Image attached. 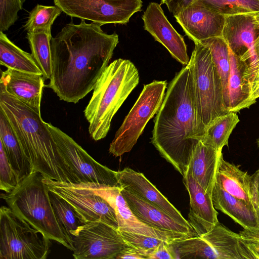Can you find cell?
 I'll list each match as a JSON object with an SVG mask.
<instances>
[{"instance_id":"obj_21","label":"cell","mask_w":259,"mask_h":259,"mask_svg":"<svg viewBox=\"0 0 259 259\" xmlns=\"http://www.w3.org/2000/svg\"><path fill=\"white\" fill-rule=\"evenodd\" d=\"M120 192L135 215L145 224L163 231L197 236L193 228L173 219L165 212L121 187Z\"/></svg>"},{"instance_id":"obj_42","label":"cell","mask_w":259,"mask_h":259,"mask_svg":"<svg viewBox=\"0 0 259 259\" xmlns=\"http://www.w3.org/2000/svg\"><path fill=\"white\" fill-rule=\"evenodd\" d=\"M254 49L259 59V34L254 43Z\"/></svg>"},{"instance_id":"obj_7","label":"cell","mask_w":259,"mask_h":259,"mask_svg":"<svg viewBox=\"0 0 259 259\" xmlns=\"http://www.w3.org/2000/svg\"><path fill=\"white\" fill-rule=\"evenodd\" d=\"M50 240L14 212L0 209V259H45Z\"/></svg>"},{"instance_id":"obj_36","label":"cell","mask_w":259,"mask_h":259,"mask_svg":"<svg viewBox=\"0 0 259 259\" xmlns=\"http://www.w3.org/2000/svg\"><path fill=\"white\" fill-rule=\"evenodd\" d=\"M239 234L251 259H259V231L244 229Z\"/></svg>"},{"instance_id":"obj_27","label":"cell","mask_w":259,"mask_h":259,"mask_svg":"<svg viewBox=\"0 0 259 259\" xmlns=\"http://www.w3.org/2000/svg\"><path fill=\"white\" fill-rule=\"evenodd\" d=\"M207 47L211 53L214 64L221 78L225 104L229 111L228 82L230 62L229 48L222 36L209 38L199 41Z\"/></svg>"},{"instance_id":"obj_37","label":"cell","mask_w":259,"mask_h":259,"mask_svg":"<svg viewBox=\"0 0 259 259\" xmlns=\"http://www.w3.org/2000/svg\"><path fill=\"white\" fill-rule=\"evenodd\" d=\"M169 242L162 241L147 254V259H174L168 245Z\"/></svg>"},{"instance_id":"obj_18","label":"cell","mask_w":259,"mask_h":259,"mask_svg":"<svg viewBox=\"0 0 259 259\" xmlns=\"http://www.w3.org/2000/svg\"><path fill=\"white\" fill-rule=\"evenodd\" d=\"M183 182L190 197L188 221L197 235L200 236L219 223L218 212L214 207L211 196L194 179L189 168L183 176Z\"/></svg>"},{"instance_id":"obj_35","label":"cell","mask_w":259,"mask_h":259,"mask_svg":"<svg viewBox=\"0 0 259 259\" xmlns=\"http://www.w3.org/2000/svg\"><path fill=\"white\" fill-rule=\"evenodd\" d=\"M119 232L126 243L138 249L146 256V259L148 251L157 246L162 241H164L146 235L126 231Z\"/></svg>"},{"instance_id":"obj_29","label":"cell","mask_w":259,"mask_h":259,"mask_svg":"<svg viewBox=\"0 0 259 259\" xmlns=\"http://www.w3.org/2000/svg\"><path fill=\"white\" fill-rule=\"evenodd\" d=\"M52 37L45 33H27L31 55L42 71L45 80L50 79L52 75Z\"/></svg>"},{"instance_id":"obj_11","label":"cell","mask_w":259,"mask_h":259,"mask_svg":"<svg viewBox=\"0 0 259 259\" xmlns=\"http://www.w3.org/2000/svg\"><path fill=\"white\" fill-rule=\"evenodd\" d=\"M49 190L66 200L83 224L101 220L119 230L114 208L103 197L85 185L63 182L46 178Z\"/></svg>"},{"instance_id":"obj_1","label":"cell","mask_w":259,"mask_h":259,"mask_svg":"<svg viewBox=\"0 0 259 259\" xmlns=\"http://www.w3.org/2000/svg\"><path fill=\"white\" fill-rule=\"evenodd\" d=\"M101 26L71 21L52 37V75L47 87L60 100L78 103L94 89L109 65L118 35L107 34Z\"/></svg>"},{"instance_id":"obj_9","label":"cell","mask_w":259,"mask_h":259,"mask_svg":"<svg viewBox=\"0 0 259 259\" xmlns=\"http://www.w3.org/2000/svg\"><path fill=\"white\" fill-rule=\"evenodd\" d=\"M48 126L57 149L67 165L74 184L119 186L117 171L92 158L70 136L50 123Z\"/></svg>"},{"instance_id":"obj_2","label":"cell","mask_w":259,"mask_h":259,"mask_svg":"<svg viewBox=\"0 0 259 259\" xmlns=\"http://www.w3.org/2000/svg\"><path fill=\"white\" fill-rule=\"evenodd\" d=\"M154 122L152 144L183 176L198 143L203 137L191 59L168 84Z\"/></svg>"},{"instance_id":"obj_13","label":"cell","mask_w":259,"mask_h":259,"mask_svg":"<svg viewBox=\"0 0 259 259\" xmlns=\"http://www.w3.org/2000/svg\"><path fill=\"white\" fill-rule=\"evenodd\" d=\"M259 34V13L225 17L222 37L231 51L248 66V79L252 83L259 70L254 43Z\"/></svg>"},{"instance_id":"obj_20","label":"cell","mask_w":259,"mask_h":259,"mask_svg":"<svg viewBox=\"0 0 259 259\" xmlns=\"http://www.w3.org/2000/svg\"><path fill=\"white\" fill-rule=\"evenodd\" d=\"M215 183L232 196L258 209L253 176L242 170L239 166L226 161L223 153L220 156Z\"/></svg>"},{"instance_id":"obj_32","label":"cell","mask_w":259,"mask_h":259,"mask_svg":"<svg viewBox=\"0 0 259 259\" xmlns=\"http://www.w3.org/2000/svg\"><path fill=\"white\" fill-rule=\"evenodd\" d=\"M192 4L202 5L225 17L259 13V0H195Z\"/></svg>"},{"instance_id":"obj_25","label":"cell","mask_w":259,"mask_h":259,"mask_svg":"<svg viewBox=\"0 0 259 259\" xmlns=\"http://www.w3.org/2000/svg\"><path fill=\"white\" fill-rule=\"evenodd\" d=\"M0 142L10 163L21 180L33 172L9 121L1 111Z\"/></svg>"},{"instance_id":"obj_15","label":"cell","mask_w":259,"mask_h":259,"mask_svg":"<svg viewBox=\"0 0 259 259\" xmlns=\"http://www.w3.org/2000/svg\"><path fill=\"white\" fill-rule=\"evenodd\" d=\"M144 29L161 44L173 58L184 65L190 59L184 37L169 23L158 3H150L143 15Z\"/></svg>"},{"instance_id":"obj_17","label":"cell","mask_w":259,"mask_h":259,"mask_svg":"<svg viewBox=\"0 0 259 259\" xmlns=\"http://www.w3.org/2000/svg\"><path fill=\"white\" fill-rule=\"evenodd\" d=\"M119 186L157 207L178 222L193 228L180 211L150 182L144 175L129 167L117 171Z\"/></svg>"},{"instance_id":"obj_16","label":"cell","mask_w":259,"mask_h":259,"mask_svg":"<svg viewBox=\"0 0 259 259\" xmlns=\"http://www.w3.org/2000/svg\"><path fill=\"white\" fill-rule=\"evenodd\" d=\"M174 16L194 43L222 36L225 16L202 5L192 4Z\"/></svg>"},{"instance_id":"obj_8","label":"cell","mask_w":259,"mask_h":259,"mask_svg":"<svg viewBox=\"0 0 259 259\" xmlns=\"http://www.w3.org/2000/svg\"><path fill=\"white\" fill-rule=\"evenodd\" d=\"M167 87L166 81L156 80L144 86L110 144L109 151L111 154L118 157L132 149L148 122L160 109Z\"/></svg>"},{"instance_id":"obj_33","label":"cell","mask_w":259,"mask_h":259,"mask_svg":"<svg viewBox=\"0 0 259 259\" xmlns=\"http://www.w3.org/2000/svg\"><path fill=\"white\" fill-rule=\"evenodd\" d=\"M0 189L8 193L18 185L21 179L10 163L0 142Z\"/></svg>"},{"instance_id":"obj_28","label":"cell","mask_w":259,"mask_h":259,"mask_svg":"<svg viewBox=\"0 0 259 259\" xmlns=\"http://www.w3.org/2000/svg\"><path fill=\"white\" fill-rule=\"evenodd\" d=\"M49 194L58 223L72 246L70 240L71 233L84 224L78 218L72 206L66 200L50 190Z\"/></svg>"},{"instance_id":"obj_38","label":"cell","mask_w":259,"mask_h":259,"mask_svg":"<svg viewBox=\"0 0 259 259\" xmlns=\"http://www.w3.org/2000/svg\"><path fill=\"white\" fill-rule=\"evenodd\" d=\"M195 0H161V4H165L174 15L191 5Z\"/></svg>"},{"instance_id":"obj_19","label":"cell","mask_w":259,"mask_h":259,"mask_svg":"<svg viewBox=\"0 0 259 259\" xmlns=\"http://www.w3.org/2000/svg\"><path fill=\"white\" fill-rule=\"evenodd\" d=\"M44 80L41 75L7 68L2 71L0 90L14 96L41 115L40 103Z\"/></svg>"},{"instance_id":"obj_4","label":"cell","mask_w":259,"mask_h":259,"mask_svg":"<svg viewBox=\"0 0 259 259\" xmlns=\"http://www.w3.org/2000/svg\"><path fill=\"white\" fill-rule=\"evenodd\" d=\"M139 74L130 60L118 59L109 64L98 79L84 110L89 133L97 141L104 138L111 120L139 82Z\"/></svg>"},{"instance_id":"obj_34","label":"cell","mask_w":259,"mask_h":259,"mask_svg":"<svg viewBox=\"0 0 259 259\" xmlns=\"http://www.w3.org/2000/svg\"><path fill=\"white\" fill-rule=\"evenodd\" d=\"M25 0H0V31L8 30L18 19Z\"/></svg>"},{"instance_id":"obj_26","label":"cell","mask_w":259,"mask_h":259,"mask_svg":"<svg viewBox=\"0 0 259 259\" xmlns=\"http://www.w3.org/2000/svg\"><path fill=\"white\" fill-rule=\"evenodd\" d=\"M0 64L7 68L43 76L31 54L17 47L2 31H0Z\"/></svg>"},{"instance_id":"obj_22","label":"cell","mask_w":259,"mask_h":259,"mask_svg":"<svg viewBox=\"0 0 259 259\" xmlns=\"http://www.w3.org/2000/svg\"><path fill=\"white\" fill-rule=\"evenodd\" d=\"M222 153L210 141L203 137L198 143L189 163L188 168L192 176L211 196Z\"/></svg>"},{"instance_id":"obj_30","label":"cell","mask_w":259,"mask_h":259,"mask_svg":"<svg viewBox=\"0 0 259 259\" xmlns=\"http://www.w3.org/2000/svg\"><path fill=\"white\" fill-rule=\"evenodd\" d=\"M239 122L236 113L229 112L216 118L208 126L203 137L210 141L218 151L222 152L223 148L228 145L229 137Z\"/></svg>"},{"instance_id":"obj_10","label":"cell","mask_w":259,"mask_h":259,"mask_svg":"<svg viewBox=\"0 0 259 259\" xmlns=\"http://www.w3.org/2000/svg\"><path fill=\"white\" fill-rule=\"evenodd\" d=\"M70 240L76 259H116L128 246L118 229L101 220L79 226Z\"/></svg>"},{"instance_id":"obj_23","label":"cell","mask_w":259,"mask_h":259,"mask_svg":"<svg viewBox=\"0 0 259 259\" xmlns=\"http://www.w3.org/2000/svg\"><path fill=\"white\" fill-rule=\"evenodd\" d=\"M214 207L230 217L244 229L259 231L258 209L238 199L214 183L211 193Z\"/></svg>"},{"instance_id":"obj_39","label":"cell","mask_w":259,"mask_h":259,"mask_svg":"<svg viewBox=\"0 0 259 259\" xmlns=\"http://www.w3.org/2000/svg\"><path fill=\"white\" fill-rule=\"evenodd\" d=\"M123 258L146 259V257L138 249L128 245L120 252L116 259Z\"/></svg>"},{"instance_id":"obj_6","label":"cell","mask_w":259,"mask_h":259,"mask_svg":"<svg viewBox=\"0 0 259 259\" xmlns=\"http://www.w3.org/2000/svg\"><path fill=\"white\" fill-rule=\"evenodd\" d=\"M190 59L193 63L197 110L204 137L208 126L216 118L229 111L225 104L221 78L210 50L200 42H195Z\"/></svg>"},{"instance_id":"obj_3","label":"cell","mask_w":259,"mask_h":259,"mask_svg":"<svg viewBox=\"0 0 259 259\" xmlns=\"http://www.w3.org/2000/svg\"><path fill=\"white\" fill-rule=\"evenodd\" d=\"M0 111L9 121L33 171L46 178L75 183L41 115L1 90Z\"/></svg>"},{"instance_id":"obj_24","label":"cell","mask_w":259,"mask_h":259,"mask_svg":"<svg viewBox=\"0 0 259 259\" xmlns=\"http://www.w3.org/2000/svg\"><path fill=\"white\" fill-rule=\"evenodd\" d=\"M229 56V112L237 113L253 104L250 99L251 87L247 77L248 65L237 57L230 48Z\"/></svg>"},{"instance_id":"obj_31","label":"cell","mask_w":259,"mask_h":259,"mask_svg":"<svg viewBox=\"0 0 259 259\" xmlns=\"http://www.w3.org/2000/svg\"><path fill=\"white\" fill-rule=\"evenodd\" d=\"M61 12V10L56 5L46 6L37 4L30 12L24 25L25 30L29 33H45L52 35V26Z\"/></svg>"},{"instance_id":"obj_41","label":"cell","mask_w":259,"mask_h":259,"mask_svg":"<svg viewBox=\"0 0 259 259\" xmlns=\"http://www.w3.org/2000/svg\"><path fill=\"white\" fill-rule=\"evenodd\" d=\"M255 187H256V198L258 204V209L259 208V168L254 174Z\"/></svg>"},{"instance_id":"obj_43","label":"cell","mask_w":259,"mask_h":259,"mask_svg":"<svg viewBox=\"0 0 259 259\" xmlns=\"http://www.w3.org/2000/svg\"><path fill=\"white\" fill-rule=\"evenodd\" d=\"M258 215H259V208L258 209Z\"/></svg>"},{"instance_id":"obj_40","label":"cell","mask_w":259,"mask_h":259,"mask_svg":"<svg viewBox=\"0 0 259 259\" xmlns=\"http://www.w3.org/2000/svg\"><path fill=\"white\" fill-rule=\"evenodd\" d=\"M259 98V81L254 82L252 83L250 94V99L253 104L255 103L256 100Z\"/></svg>"},{"instance_id":"obj_12","label":"cell","mask_w":259,"mask_h":259,"mask_svg":"<svg viewBox=\"0 0 259 259\" xmlns=\"http://www.w3.org/2000/svg\"><path fill=\"white\" fill-rule=\"evenodd\" d=\"M54 3L69 16L101 25L126 24L142 7V0H54Z\"/></svg>"},{"instance_id":"obj_5","label":"cell","mask_w":259,"mask_h":259,"mask_svg":"<svg viewBox=\"0 0 259 259\" xmlns=\"http://www.w3.org/2000/svg\"><path fill=\"white\" fill-rule=\"evenodd\" d=\"M44 178L39 172L33 171L2 197L14 212L48 239L72 251L56 218Z\"/></svg>"},{"instance_id":"obj_14","label":"cell","mask_w":259,"mask_h":259,"mask_svg":"<svg viewBox=\"0 0 259 259\" xmlns=\"http://www.w3.org/2000/svg\"><path fill=\"white\" fill-rule=\"evenodd\" d=\"M85 185L105 199L114 208L119 226V230L154 237L169 243L188 235L163 231L150 227L140 221L133 213L122 195L120 186L110 187L95 184H79Z\"/></svg>"}]
</instances>
